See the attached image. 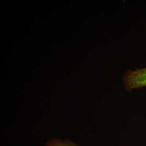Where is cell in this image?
I'll list each match as a JSON object with an SVG mask.
<instances>
[{
	"label": "cell",
	"instance_id": "cell-1",
	"mask_svg": "<svg viewBox=\"0 0 146 146\" xmlns=\"http://www.w3.org/2000/svg\"><path fill=\"white\" fill-rule=\"evenodd\" d=\"M123 80L126 90L128 91L146 86V68L128 71Z\"/></svg>",
	"mask_w": 146,
	"mask_h": 146
},
{
	"label": "cell",
	"instance_id": "cell-3",
	"mask_svg": "<svg viewBox=\"0 0 146 146\" xmlns=\"http://www.w3.org/2000/svg\"><path fill=\"white\" fill-rule=\"evenodd\" d=\"M48 146L46 145V146Z\"/></svg>",
	"mask_w": 146,
	"mask_h": 146
},
{
	"label": "cell",
	"instance_id": "cell-2",
	"mask_svg": "<svg viewBox=\"0 0 146 146\" xmlns=\"http://www.w3.org/2000/svg\"><path fill=\"white\" fill-rule=\"evenodd\" d=\"M46 145L48 146H79L75 143L68 139L64 140L58 138H52L49 139L46 142Z\"/></svg>",
	"mask_w": 146,
	"mask_h": 146
}]
</instances>
